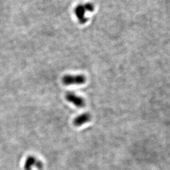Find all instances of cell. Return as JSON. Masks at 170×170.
<instances>
[{
    "mask_svg": "<svg viewBox=\"0 0 170 170\" xmlns=\"http://www.w3.org/2000/svg\"><path fill=\"white\" fill-rule=\"evenodd\" d=\"M86 12H87V11L85 4L77 5L75 8V15L79 21L80 23L81 24L85 23L88 20L85 17V14Z\"/></svg>",
    "mask_w": 170,
    "mask_h": 170,
    "instance_id": "277c9868",
    "label": "cell"
},
{
    "mask_svg": "<svg viewBox=\"0 0 170 170\" xmlns=\"http://www.w3.org/2000/svg\"><path fill=\"white\" fill-rule=\"evenodd\" d=\"M33 167H35L38 169L41 170L43 167V165L41 161L38 160L35 157L33 156H29L25 161L24 168L25 170H32Z\"/></svg>",
    "mask_w": 170,
    "mask_h": 170,
    "instance_id": "3957f363",
    "label": "cell"
},
{
    "mask_svg": "<svg viewBox=\"0 0 170 170\" xmlns=\"http://www.w3.org/2000/svg\"><path fill=\"white\" fill-rule=\"evenodd\" d=\"M62 82L66 86L82 85L86 82V77L81 75H65L62 79Z\"/></svg>",
    "mask_w": 170,
    "mask_h": 170,
    "instance_id": "6da1fadb",
    "label": "cell"
},
{
    "mask_svg": "<svg viewBox=\"0 0 170 170\" xmlns=\"http://www.w3.org/2000/svg\"><path fill=\"white\" fill-rule=\"evenodd\" d=\"M65 98L68 102L71 103L78 108L84 107L85 102L84 98L76 95L73 92H68L66 94Z\"/></svg>",
    "mask_w": 170,
    "mask_h": 170,
    "instance_id": "7a4b0ae2",
    "label": "cell"
},
{
    "mask_svg": "<svg viewBox=\"0 0 170 170\" xmlns=\"http://www.w3.org/2000/svg\"><path fill=\"white\" fill-rule=\"evenodd\" d=\"M91 119V116L90 114L89 113H85L76 117L74 120L73 123L76 126H80L90 121Z\"/></svg>",
    "mask_w": 170,
    "mask_h": 170,
    "instance_id": "5b68a950",
    "label": "cell"
}]
</instances>
